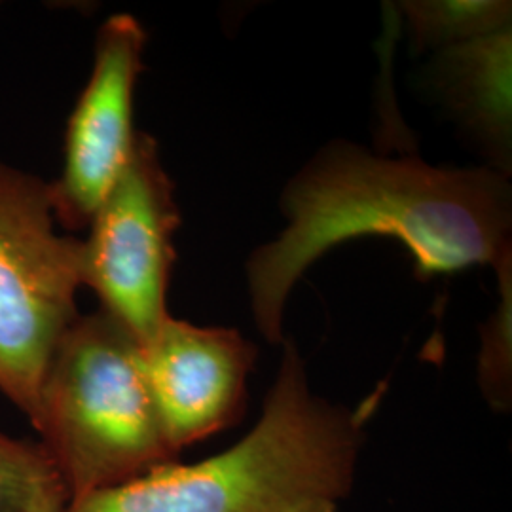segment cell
I'll return each instance as SVG.
<instances>
[{"label": "cell", "mask_w": 512, "mask_h": 512, "mask_svg": "<svg viewBox=\"0 0 512 512\" xmlns=\"http://www.w3.org/2000/svg\"><path fill=\"white\" fill-rule=\"evenodd\" d=\"M397 10L418 54H435L512 27L509 0H404Z\"/></svg>", "instance_id": "9c48e42d"}, {"label": "cell", "mask_w": 512, "mask_h": 512, "mask_svg": "<svg viewBox=\"0 0 512 512\" xmlns=\"http://www.w3.org/2000/svg\"><path fill=\"white\" fill-rule=\"evenodd\" d=\"M279 209L287 226L245 264L256 329L272 346L285 342V304L300 277L351 239L399 241L420 279L512 255L511 183L486 165L442 167L332 141L293 175Z\"/></svg>", "instance_id": "6da1fadb"}, {"label": "cell", "mask_w": 512, "mask_h": 512, "mask_svg": "<svg viewBox=\"0 0 512 512\" xmlns=\"http://www.w3.org/2000/svg\"><path fill=\"white\" fill-rule=\"evenodd\" d=\"M494 270L499 302L480 325L476 382L486 404L505 414L512 406V255L503 258Z\"/></svg>", "instance_id": "8fae6325"}, {"label": "cell", "mask_w": 512, "mask_h": 512, "mask_svg": "<svg viewBox=\"0 0 512 512\" xmlns=\"http://www.w3.org/2000/svg\"><path fill=\"white\" fill-rule=\"evenodd\" d=\"M255 427L219 456L169 463L128 484L74 499L67 512H296L348 497L372 403L359 410L313 393L294 342Z\"/></svg>", "instance_id": "7a4b0ae2"}, {"label": "cell", "mask_w": 512, "mask_h": 512, "mask_svg": "<svg viewBox=\"0 0 512 512\" xmlns=\"http://www.w3.org/2000/svg\"><path fill=\"white\" fill-rule=\"evenodd\" d=\"M55 224L50 184L0 160V391L31 423L82 287V241Z\"/></svg>", "instance_id": "277c9868"}, {"label": "cell", "mask_w": 512, "mask_h": 512, "mask_svg": "<svg viewBox=\"0 0 512 512\" xmlns=\"http://www.w3.org/2000/svg\"><path fill=\"white\" fill-rule=\"evenodd\" d=\"M425 82L486 167L512 173V27L433 54Z\"/></svg>", "instance_id": "ba28073f"}, {"label": "cell", "mask_w": 512, "mask_h": 512, "mask_svg": "<svg viewBox=\"0 0 512 512\" xmlns=\"http://www.w3.org/2000/svg\"><path fill=\"white\" fill-rule=\"evenodd\" d=\"M73 497L42 444L0 433V512H67Z\"/></svg>", "instance_id": "30bf717a"}, {"label": "cell", "mask_w": 512, "mask_h": 512, "mask_svg": "<svg viewBox=\"0 0 512 512\" xmlns=\"http://www.w3.org/2000/svg\"><path fill=\"white\" fill-rule=\"evenodd\" d=\"M296 512H338V503L315 501V503H310V505H306V507H302Z\"/></svg>", "instance_id": "7c38bea8"}, {"label": "cell", "mask_w": 512, "mask_h": 512, "mask_svg": "<svg viewBox=\"0 0 512 512\" xmlns=\"http://www.w3.org/2000/svg\"><path fill=\"white\" fill-rule=\"evenodd\" d=\"M181 224L175 186L154 137L137 131L133 152L82 241V285L133 334L139 346L162 327Z\"/></svg>", "instance_id": "5b68a950"}, {"label": "cell", "mask_w": 512, "mask_h": 512, "mask_svg": "<svg viewBox=\"0 0 512 512\" xmlns=\"http://www.w3.org/2000/svg\"><path fill=\"white\" fill-rule=\"evenodd\" d=\"M256 353L239 330L198 327L171 315L141 346L152 399L177 452L238 423Z\"/></svg>", "instance_id": "52a82bcc"}, {"label": "cell", "mask_w": 512, "mask_h": 512, "mask_svg": "<svg viewBox=\"0 0 512 512\" xmlns=\"http://www.w3.org/2000/svg\"><path fill=\"white\" fill-rule=\"evenodd\" d=\"M33 425L73 501L179 456L152 399L139 342L105 310L78 315L63 334Z\"/></svg>", "instance_id": "3957f363"}, {"label": "cell", "mask_w": 512, "mask_h": 512, "mask_svg": "<svg viewBox=\"0 0 512 512\" xmlns=\"http://www.w3.org/2000/svg\"><path fill=\"white\" fill-rule=\"evenodd\" d=\"M147 31L129 16L107 19L95 40L92 76L67 126L61 175L50 183L55 220L82 230L133 152V97L143 73Z\"/></svg>", "instance_id": "8992f818"}]
</instances>
